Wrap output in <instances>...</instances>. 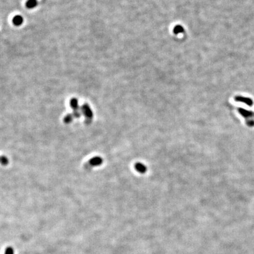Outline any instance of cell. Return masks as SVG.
I'll list each match as a JSON object with an SVG mask.
<instances>
[{
    "label": "cell",
    "mask_w": 254,
    "mask_h": 254,
    "mask_svg": "<svg viewBox=\"0 0 254 254\" xmlns=\"http://www.w3.org/2000/svg\"><path fill=\"white\" fill-rule=\"evenodd\" d=\"M238 111L245 119V122L248 127H254V112L245 109L243 108H238Z\"/></svg>",
    "instance_id": "1"
},
{
    "label": "cell",
    "mask_w": 254,
    "mask_h": 254,
    "mask_svg": "<svg viewBox=\"0 0 254 254\" xmlns=\"http://www.w3.org/2000/svg\"><path fill=\"white\" fill-rule=\"evenodd\" d=\"M81 109L82 114H84L85 117V122L86 124L89 125V124H91L92 119L94 117L93 112L90 106L87 103H84L81 107Z\"/></svg>",
    "instance_id": "2"
},
{
    "label": "cell",
    "mask_w": 254,
    "mask_h": 254,
    "mask_svg": "<svg viewBox=\"0 0 254 254\" xmlns=\"http://www.w3.org/2000/svg\"><path fill=\"white\" fill-rule=\"evenodd\" d=\"M70 106L73 109V116L76 118H79L82 114L81 109L78 104V101L76 98H73L70 101Z\"/></svg>",
    "instance_id": "3"
},
{
    "label": "cell",
    "mask_w": 254,
    "mask_h": 254,
    "mask_svg": "<svg viewBox=\"0 0 254 254\" xmlns=\"http://www.w3.org/2000/svg\"><path fill=\"white\" fill-rule=\"evenodd\" d=\"M103 163V160L100 157H95L92 158L89 160L88 163L86 164L85 168H88V167H94L101 165Z\"/></svg>",
    "instance_id": "4"
},
{
    "label": "cell",
    "mask_w": 254,
    "mask_h": 254,
    "mask_svg": "<svg viewBox=\"0 0 254 254\" xmlns=\"http://www.w3.org/2000/svg\"><path fill=\"white\" fill-rule=\"evenodd\" d=\"M234 99L235 101L237 102H242L245 104L246 105H247L248 106H252L254 104V102L253 101V99L250 98L248 97H245V96H240V95H237L236 96H235Z\"/></svg>",
    "instance_id": "5"
},
{
    "label": "cell",
    "mask_w": 254,
    "mask_h": 254,
    "mask_svg": "<svg viewBox=\"0 0 254 254\" xmlns=\"http://www.w3.org/2000/svg\"><path fill=\"white\" fill-rule=\"evenodd\" d=\"M135 170L141 173H145L147 171V167L142 163H137L134 165Z\"/></svg>",
    "instance_id": "6"
},
{
    "label": "cell",
    "mask_w": 254,
    "mask_h": 254,
    "mask_svg": "<svg viewBox=\"0 0 254 254\" xmlns=\"http://www.w3.org/2000/svg\"><path fill=\"white\" fill-rule=\"evenodd\" d=\"M24 22V18L21 15H17L14 17L12 19V23L14 25L17 27H19Z\"/></svg>",
    "instance_id": "7"
},
{
    "label": "cell",
    "mask_w": 254,
    "mask_h": 254,
    "mask_svg": "<svg viewBox=\"0 0 254 254\" xmlns=\"http://www.w3.org/2000/svg\"><path fill=\"white\" fill-rule=\"evenodd\" d=\"M38 5L37 0H27L25 5L28 9H33Z\"/></svg>",
    "instance_id": "8"
},
{
    "label": "cell",
    "mask_w": 254,
    "mask_h": 254,
    "mask_svg": "<svg viewBox=\"0 0 254 254\" xmlns=\"http://www.w3.org/2000/svg\"><path fill=\"white\" fill-rule=\"evenodd\" d=\"M173 32L175 34H176V35L179 34H181L184 32V28L181 25H177L173 28Z\"/></svg>",
    "instance_id": "9"
},
{
    "label": "cell",
    "mask_w": 254,
    "mask_h": 254,
    "mask_svg": "<svg viewBox=\"0 0 254 254\" xmlns=\"http://www.w3.org/2000/svg\"><path fill=\"white\" fill-rule=\"evenodd\" d=\"M74 118V116L73 114H67L66 116H65V117L64 118V122L66 124H68L70 123H71Z\"/></svg>",
    "instance_id": "10"
},
{
    "label": "cell",
    "mask_w": 254,
    "mask_h": 254,
    "mask_svg": "<svg viewBox=\"0 0 254 254\" xmlns=\"http://www.w3.org/2000/svg\"><path fill=\"white\" fill-rule=\"evenodd\" d=\"M9 161L8 159L5 156H0V164L2 165L6 166L8 164Z\"/></svg>",
    "instance_id": "11"
},
{
    "label": "cell",
    "mask_w": 254,
    "mask_h": 254,
    "mask_svg": "<svg viewBox=\"0 0 254 254\" xmlns=\"http://www.w3.org/2000/svg\"><path fill=\"white\" fill-rule=\"evenodd\" d=\"M4 254H14V250L12 247H8L5 251Z\"/></svg>",
    "instance_id": "12"
}]
</instances>
